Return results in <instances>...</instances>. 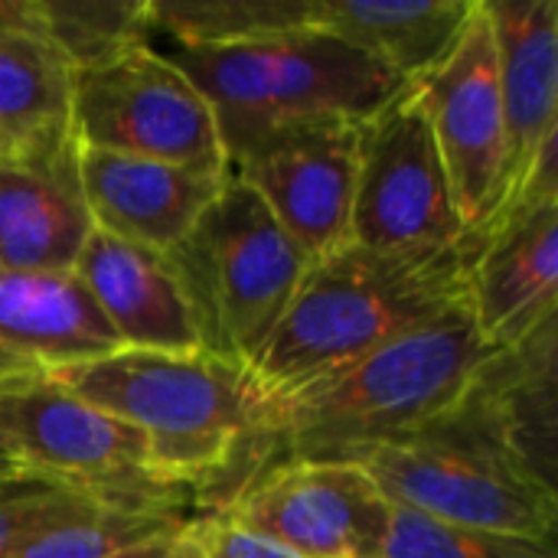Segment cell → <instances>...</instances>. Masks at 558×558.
Masks as SVG:
<instances>
[{
  "label": "cell",
  "instance_id": "cell-1",
  "mask_svg": "<svg viewBox=\"0 0 558 558\" xmlns=\"http://www.w3.org/2000/svg\"><path fill=\"white\" fill-rule=\"evenodd\" d=\"M497 350L468 301L441 317L252 409L222 474L193 513L226 507L242 487L284 464H363L448 418Z\"/></svg>",
  "mask_w": 558,
  "mask_h": 558
},
{
  "label": "cell",
  "instance_id": "cell-2",
  "mask_svg": "<svg viewBox=\"0 0 558 558\" xmlns=\"http://www.w3.org/2000/svg\"><path fill=\"white\" fill-rule=\"evenodd\" d=\"M468 301L464 252L383 255L353 242L307 265L248 369L255 405L284 396Z\"/></svg>",
  "mask_w": 558,
  "mask_h": 558
},
{
  "label": "cell",
  "instance_id": "cell-3",
  "mask_svg": "<svg viewBox=\"0 0 558 558\" xmlns=\"http://www.w3.org/2000/svg\"><path fill=\"white\" fill-rule=\"evenodd\" d=\"M173 65L206 95L226 160L252 137L304 121H369L409 82L379 56L324 29L226 46H173Z\"/></svg>",
  "mask_w": 558,
  "mask_h": 558
},
{
  "label": "cell",
  "instance_id": "cell-4",
  "mask_svg": "<svg viewBox=\"0 0 558 558\" xmlns=\"http://www.w3.org/2000/svg\"><path fill=\"white\" fill-rule=\"evenodd\" d=\"M363 468L396 507L441 523L556 539V481L517 448L481 376L448 418L369 454Z\"/></svg>",
  "mask_w": 558,
  "mask_h": 558
},
{
  "label": "cell",
  "instance_id": "cell-5",
  "mask_svg": "<svg viewBox=\"0 0 558 558\" xmlns=\"http://www.w3.org/2000/svg\"><path fill=\"white\" fill-rule=\"evenodd\" d=\"M56 383L137 428L157 477L193 500L222 474L255 409L245 373L206 353L114 350Z\"/></svg>",
  "mask_w": 558,
  "mask_h": 558
},
{
  "label": "cell",
  "instance_id": "cell-6",
  "mask_svg": "<svg viewBox=\"0 0 558 558\" xmlns=\"http://www.w3.org/2000/svg\"><path fill=\"white\" fill-rule=\"evenodd\" d=\"M163 258L193 311L199 353L245 376L311 265L258 193L232 173L190 235Z\"/></svg>",
  "mask_w": 558,
  "mask_h": 558
},
{
  "label": "cell",
  "instance_id": "cell-7",
  "mask_svg": "<svg viewBox=\"0 0 558 558\" xmlns=\"http://www.w3.org/2000/svg\"><path fill=\"white\" fill-rule=\"evenodd\" d=\"M0 451L26 474L82 490L111 510L193 517V497L157 477L147 438L56 379L0 386Z\"/></svg>",
  "mask_w": 558,
  "mask_h": 558
},
{
  "label": "cell",
  "instance_id": "cell-8",
  "mask_svg": "<svg viewBox=\"0 0 558 558\" xmlns=\"http://www.w3.org/2000/svg\"><path fill=\"white\" fill-rule=\"evenodd\" d=\"M69 124L88 150L229 173L206 95L150 43L72 69Z\"/></svg>",
  "mask_w": 558,
  "mask_h": 558
},
{
  "label": "cell",
  "instance_id": "cell-9",
  "mask_svg": "<svg viewBox=\"0 0 558 558\" xmlns=\"http://www.w3.org/2000/svg\"><path fill=\"white\" fill-rule=\"evenodd\" d=\"M464 239L445 160L412 82L360 137L350 242L383 255L451 252Z\"/></svg>",
  "mask_w": 558,
  "mask_h": 558
},
{
  "label": "cell",
  "instance_id": "cell-10",
  "mask_svg": "<svg viewBox=\"0 0 558 558\" xmlns=\"http://www.w3.org/2000/svg\"><path fill=\"white\" fill-rule=\"evenodd\" d=\"M209 513L294 558H383L392 523L363 464H284Z\"/></svg>",
  "mask_w": 558,
  "mask_h": 558
},
{
  "label": "cell",
  "instance_id": "cell-11",
  "mask_svg": "<svg viewBox=\"0 0 558 558\" xmlns=\"http://www.w3.org/2000/svg\"><path fill=\"white\" fill-rule=\"evenodd\" d=\"M360 137L356 121L271 128L229 154V173L258 193L314 262L350 242Z\"/></svg>",
  "mask_w": 558,
  "mask_h": 558
},
{
  "label": "cell",
  "instance_id": "cell-12",
  "mask_svg": "<svg viewBox=\"0 0 558 558\" xmlns=\"http://www.w3.org/2000/svg\"><path fill=\"white\" fill-rule=\"evenodd\" d=\"M468 307L494 350H517L558 311V193H526L464 232Z\"/></svg>",
  "mask_w": 558,
  "mask_h": 558
},
{
  "label": "cell",
  "instance_id": "cell-13",
  "mask_svg": "<svg viewBox=\"0 0 558 558\" xmlns=\"http://www.w3.org/2000/svg\"><path fill=\"white\" fill-rule=\"evenodd\" d=\"M412 88L428 114L464 232H471L497 203L507 154L497 49L481 0L451 52L428 75L415 78Z\"/></svg>",
  "mask_w": 558,
  "mask_h": 558
},
{
  "label": "cell",
  "instance_id": "cell-14",
  "mask_svg": "<svg viewBox=\"0 0 558 558\" xmlns=\"http://www.w3.org/2000/svg\"><path fill=\"white\" fill-rule=\"evenodd\" d=\"M95 222L69 121L0 144V268L65 275Z\"/></svg>",
  "mask_w": 558,
  "mask_h": 558
},
{
  "label": "cell",
  "instance_id": "cell-15",
  "mask_svg": "<svg viewBox=\"0 0 558 558\" xmlns=\"http://www.w3.org/2000/svg\"><path fill=\"white\" fill-rule=\"evenodd\" d=\"M504 101V183L487 219L530 193L539 150L558 137V0H481Z\"/></svg>",
  "mask_w": 558,
  "mask_h": 558
},
{
  "label": "cell",
  "instance_id": "cell-16",
  "mask_svg": "<svg viewBox=\"0 0 558 558\" xmlns=\"http://www.w3.org/2000/svg\"><path fill=\"white\" fill-rule=\"evenodd\" d=\"M121 350L82 281L0 268V386L56 379Z\"/></svg>",
  "mask_w": 558,
  "mask_h": 558
},
{
  "label": "cell",
  "instance_id": "cell-17",
  "mask_svg": "<svg viewBox=\"0 0 558 558\" xmlns=\"http://www.w3.org/2000/svg\"><path fill=\"white\" fill-rule=\"evenodd\" d=\"M82 180L95 229L167 255L216 203L229 173L82 147Z\"/></svg>",
  "mask_w": 558,
  "mask_h": 558
},
{
  "label": "cell",
  "instance_id": "cell-18",
  "mask_svg": "<svg viewBox=\"0 0 558 558\" xmlns=\"http://www.w3.org/2000/svg\"><path fill=\"white\" fill-rule=\"evenodd\" d=\"M72 275L95 301L121 350L199 353L193 311L160 252L92 229Z\"/></svg>",
  "mask_w": 558,
  "mask_h": 558
},
{
  "label": "cell",
  "instance_id": "cell-19",
  "mask_svg": "<svg viewBox=\"0 0 558 558\" xmlns=\"http://www.w3.org/2000/svg\"><path fill=\"white\" fill-rule=\"evenodd\" d=\"M477 0H314L311 29L333 33L392 65L405 82L428 75L458 43Z\"/></svg>",
  "mask_w": 558,
  "mask_h": 558
},
{
  "label": "cell",
  "instance_id": "cell-20",
  "mask_svg": "<svg viewBox=\"0 0 558 558\" xmlns=\"http://www.w3.org/2000/svg\"><path fill=\"white\" fill-rule=\"evenodd\" d=\"M72 65L43 26L0 23V144L69 121Z\"/></svg>",
  "mask_w": 558,
  "mask_h": 558
},
{
  "label": "cell",
  "instance_id": "cell-21",
  "mask_svg": "<svg viewBox=\"0 0 558 558\" xmlns=\"http://www.w3.org/2000/svg\"><path fill=\"white\" fill-rule=\"evenodd\" d=\"M314 0H150V29L177 46H226L291 29H311Z\"/></svg>",
  "mask_w": 558,
  "mask_h": 558
},
{
  "label": "cell",
  "instance_id": "cell-22",
  "mask_svg": "<svg viewBox=\"0 0 558 558\" xmlns=\"http://www.w3.org/2000/svg\"><path fill=\"white\" fill-rule=\"evenodd\" d=\"M36 13L72 69L105 62L154 33L150 0H36Z\"/></svg>",
  "mask_w": 558,
  "mask_h": 558
},
{
  "label": "cell",
  "instance_id": "cell-23",
  "mask_svg": "<svg viewBox=\"0 0 558 558\" xmlns=\"http://www.w3.org/2000/svg\"><path fill=\"white\" fill-rule=\"evenodd\" d=\"M186 513L98 510L92 517L43 530L7 558H118L141 543L186 526Z\"/></svg>",
  "mask_w": 558,
  "mask_h": 558
},
{
  "label": "cell",
  "instance_id": "cell-24",
  "mask_svg": "<svg viewBox=\"0 0 558 558\" xmlns=\"http://www.w3.org/2000/svg\"><path fill=\"white\" fill-rule=\"evenodd\" d=\"M383 558H558L556 539H526L490 533L392 504V523Z\"/></svg>",
  "mask_w": 558,
  "mask_h": 558
},
{
  "label": "cell",
  "instance_id": "cell-25",
  "mask_svg": "<svg viewBox=\"0 0 558 558\" xmlns=\"http://www.w3.org/2000/svg\"><path fill=\"white\" fill-rule=\"evenodd\" d=\"M98 510H111L95 497L43 481V477H16L0 484V558L16 553L29 536L92 517Z\"/></svg>",
  "mask_w": 558,
  "mask_h": 558
},
{
  "label": "cell",
  "instance_id": "cell-26",
  "mask_svg": "<svg viewBox=\"0 0 558 558\" xmlns=\"http://www.w3.org/2000/svg\"><path fill=\"white\" fill-rule=\"evenodd\" d=\"M186 530L209 558H294L291 553L245 533L219 513H193Z\"/></svg>",
  "mask_w": 558,
  "mask_h": 558
},
{
  "label": "cell",
  "instance_id": "cell-27",
  "mask_svg": "<svg viewBox=\"0 0 558 558\" xmlns=\"http://www.w3.org/2000/svg\"><path fill=\"white\" fill-rule=\"evenodd\" d=\"M186 526H180L173 533H163V536H157L150 543H141V546H134L131 553H124V556L118 558H209L199 549V543L190 536Z\"/></svg>",
  "mask_w": 558,
  "mask_h": 558
},
{
  "label": "cell",
  "instance_id": "cell-28",
  "mask_svg": "<svg viewBox=\"0 0 558 558\" xmlns=\"http://www.w3.org/2000/svg\"><path fill=\"white\" fill-rule=\"evenodd\" d=\"M0 23L10 26H43L36 13V0H0Z\"/></svg>",
  "mask_w": 558,
  "mask_h": 558
},
{
  "label": "cell",
  "instance_id": "cell-29",
  "mask_svg": "<svg viewBox=\"0 0 558 558\" xmlns=\"http://www.w3.org/2000/svg\"><path fill=\"white\" fill-rule=\"evenodd\" d=\"M16 477H26V471L20 468V464H13L3 451H0V484H7V481H16Z\"/></svg>",
  "mask_w": 558,
  "mask_h": 558
}]
</instances>
